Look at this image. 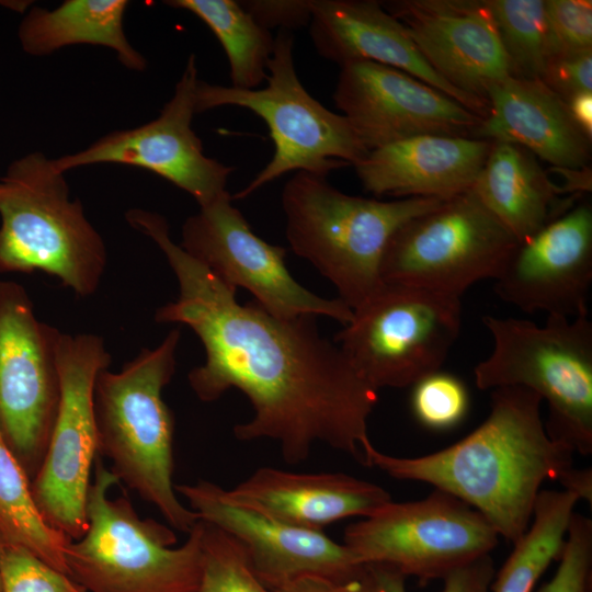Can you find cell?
Here are the masks:
<instances>
[{
    "mask_svg": "<svg viewBox=\"0 0 592 592\" xmlns=\"http://www.w3.org/2000/svg\"><path fill=\"white\" fill-rule=\"evenodd\" d=\"M125 217L156 242L179 284L178 299L158 308L155 320L186 325L204 346V364L187 375L194 394L212 402L235 388L251 403L252 418L234 426L236 439L273 440L291 465L307 459L317 442L363 465L378 390L320 334L316 317L285 319L254 300L238 303L237 289L172 241L163 216L133 208Z\"/></svg>",
    "mask_w": 592,
    "mask_h": 592,
    "instance_id": "1",
    "label": "cell"
},
{
    "mask_svg": "<svg viewBox=\"0 0 592 592\" xmlns=\"http://www.w3.org/2000/svg\"><path fill=\"white\" fill-rule=\"evenodd\" d=\"M542 401L524 387L492 389L488 417L460 441L417 457L392 456L371 443L364 465L460 499L514 544L530 527L543 482H559L573 468L572 448L546 431Z\"/></svg>",
    "mask_w": 592,
    "mask_h": 592,
    "instance_id": "2",
    "label": "cell"
},
{
    "mask_svg": "<svg viewBox=\"0 0 592 592\" xmlns=\"http://www.w3.org/2000/svg\"><path fill=\"white\" fill-rule=\"evenodd\" d=\"M181 332L171 330L155 349H143L121 372L101 371L94 385L98 453L118 481L152 504L169 525L189 534L197 514L173 485L174 418L162 398L175 372Z\"/></svg>",
    "mask_w": 592,
    "mask_h": 592,
    "instance_id": "3",
    "label": "cell"
},
{
    "mask_svg": "<svg viewBox=\"0 0 592 592\" xmlns=\"http://www.w3.org/2000/svg\"><path fill=\"white\" fill-rule=\"evenodd\" d=\"M442 201H380L349 195L332 186L326 177L305 171L296 172L282 192L292 250L328 278L352 310L383 286L382 260L394 234Z\"/></svg>",
    "mask_w": 592,
    "mask_h": 592,
    "instance_id": "4",
    "label": "cell"
},
{
    "mask_svg": "<svg viewBox=\"0 0 592 592\" xmlns=\"http://www.w3.org/2000/svg\"><path fill=\"white\" fill-rule=\"evenodd\" d=\"M0 273L42 271L80 297L94 294L105 244L53 159L32 152L11 162L0 177Z\"/></svg>",
    "mask_w": 592,
    "mask_h": 592,
    "instance_id": "5",
    "label": "cell"
},
{
    "mask_svg": "<svg viewBox=\"0 0 592 592\" xmlns=\"http://www.w3.org/2000/svg\"><path fill=\"white\" fill-rule=\"evenodd\" d=\"M117 483L98 454L87 497V531L66 547L69 577L87 592H196L202 521L181 546L172 547L177 537L169 527L141 519L128 497H110Z\"/></svg>",
    "mask_w": 592,
    "mask_h": 592,
    "instance_id": "6",
    "label": "cell"
},
{
    "mask_svg": "<svg viewBox=\"0 0 592 592\" xmlns=\"http://www.w3.org/2000/svg\"><path fill=\"white\" fill-rule=\"evenodd\" d=\"M490 355L475 369L481 390L519 386L548 405L550 437L583 456L592 453V322L588 315L547 316L545 326L517 318L486 316Z\"/></svg>",
    "mask_w": 592,
    "mask_h": 592,
    "instance_id": "7",
    "label": "cell"
},
{
    "mask_svg": "<svg viewBox=\"0 0 592 592\" xmlns=\"http://www.w3.org/2000/svg\"><path fill=\"white\" fill-rule=\"evenodd\" d=\"M293 47L291 31L280 30L267 62L266 84L261 89L197 82L196 113L224 105L248 109L266 123L274 143L272 159L232 200H243L291 171L327 178L333 170L355 166L369 152L349 121L323 106L301 84Z\"/></svg>",
    "mask_w": 592,
    "mask_h": 592,
    "instance_id": "8",
    "label": "cell"
},
{
    "mask_svg": "<svg viewBox=\"0 0 592 592\" xmlns=\"http://www.w3.org/2000/svg\"><path fill=\"white\" fill-rule=\"evenodd\" d=\"M460 298L384 283L334 339L358 375L379 390L413 386L441 369L460 331Z\"/></svg>",
    "mask_w": 592,
    "mask_h": 592,
    "instance_id": "9",
    "label": "cell"
},
{
    "mask_svg": "<svg viewBox=\"0 0 592 592\" xmlns=\"http://www.w3.org/2000/svg\"><path fill=\"white\" fill-rule=\"evenodd\" d=\"M517 243L469 190L403 224L388 242L380 275L384 283L460 298L473 284L494 280Z\"/></svg>",
    "mask_w": 592,
    "mask_h": 592,
    "instance_id": "10",
    "label": "cell"
},
{
    "mask_svg": "<svg viewBox=\"0 0 592 592\" xmlns=\"http://www.w3.org/2000/svg\"><path fill=\"white\" fill-rule=\"evenodd\" d=\"M110 363L101 337L60 333L58 408L31 492L43 519L72 540L82 537L88 527L87 497L99 454L94 385Z\"/></svg>",
    "mask_w": 592,
    "mask_h": 592,
    "instance_id": "11",
    "label": "cell"
},
{
    "mask_svg": "<svg viewBox=\"0 0 592 592\" xmlns=\"http://www.w3.org/2000/svg\"><path fill=\"white\" fill-rule=\"evenodd\" d=\"M499 534L477 510L435 489L428 497L383 505L344 531V545L364 565L390 568L425 584L490 554Z\"/></svg>",
    "mask_w": 592,
    "mask_h": 592,
    "instance_id": "12",
    "label": "cell"
},
{
    "mask_svg": "<svg viewBox=\"0 0 592 592\" xmlns=\"http://www.w3.org/2000/svg\"><path fill=\"white\" fill-rule=\"evenodd\" d=\"M60 331L39 321L24 287L0 281V431L32 480L59 401Z\"/></svg>",
    "mask_w": 592,
    "mask_h": 592,
    "instance_id": "13",
    "label": "cell"
},
{
    "mask_svg": "<svg viewBox=\"0 0 592 592\" xmlns=\"http://www.w3.org/2000/svg\"><path fill=\"white\" fill-rule=\"evenodd\" d=\"M231 201L228 192L187 217L181 248L224 284L249 291L276 317L325 316L346 326L353 310L340 298L320 297L297 283L285 264L286 249L258 237Z\"/></svg>",
    "mask_w": 592,
    "mask_h": 592,
    "instance_id": "14",
    "label": "cell"
},
{
    "mask_svg": "<svg viewBox=\"0 0 592 592\" xmlns=\"http://www.w3.org/2000/svg\"><path fill=\"white\" fill-rule=\"evenodd\" d=\"M198 80L195 56L191 55L157 118L112 132L79 152L53 159L54 166L62 173L98 163L139 167L189 193L200 207L210 204L228 193L234 168L207 157L192 128Z\"/></svg>",
    "mask_w": 592,
    "mask_h": 592,
    "instance_id": "15",
    "label": "cell"
},
{
    "mask_svg": "<svg viewBox=\"0 0 592 592\" xmlns=\"http://www.w3.org/2000/svg\"><path fill=\"white\" fill-rule=\"evenodd\" d=\"M335 106L368 150L423 135L473 137L481 117L433 87L389 66H341Z\"/></svg>",
    "mask_w": 592,
    "mask_h": 592,
    "instance_id": "16",
    "label": "cell"
},
{
    "mask_svg": "<svg viewBox=\"0 0 592 592\" xmlns=\"http://www.w3.org/2000/svg\"><path fill=\"white\" fill-rule=\"evenodd\" d=\"M174 489L198 520L229 533L246 547L253 571L271 590L301 577L343 580L366 569L350 548L322 531L296 527L235 504L212 481L174 485Z\"/></svg>",
    "mask_w": 592,
    "mask_h": 592,
    "instance_id": "17",
    "label": "cell"
},
{
    "mask_svg": "<svg viewBox=\"0 0 592 592\" xmlns=\"http://www.w3.org/2000/svg\"><path fill=\"white\" fill-rule=\"evenodd\" d=\"M592 283V208L573 204L519 242L494 278V292L526 311L567 318L588 315Z\"/></svg>",
    "mask_w": 592,
    "mask_h": 592,
    "instance_id": "18",
    "label": "cell"
},
{
    "mask_svg": "<svg viewBox=\"0 0 592 592\" xmlns=\"http://www.w3.org/2000/svg\"><path fill=\"white\" fill-rule=\"evenodd\" d=\"M382 5L406 27L433 70L459 91L488 102V89L512 76L486 0H392Z\"/></svg>",
    "mask_w": 592,
    "mask_h": 592,
    "instance_id": "19",
    "label": "cell"
},
{
    "mask_svg": "<svg viewBox=\"0 0 592 592\" xmlns=\"http://www.w3.org/2000/svg\"><path fill=\"white\" fill-rule=\"evenodd\" d=\"M309 34L317 53L343 66L372 61L399 69L448 95L485 118L488 102L468 95L447 81L423 58L406 27L380 1L312 0Z\"/></svg>",
    "mask_w": 592,
    "mask_h": 592,
    "instance_id": "20",
    "label": "cell"
},
{
    "mask_svg": "<svg viewBox=\"0 0 592 592\" xmlns=\"http://www.w3.org/2000/svg\"><path fill=\"white\" fill-rule=\"evenodd\" d=\"M232 503L311 531L350 516L367 517L391 501L378 485L343 473H293L261 467L232 489Z\"/></svg>",
    "mask_w": 592,
    "mask_h": 592,
    "instance_id": "21",
    "label": "cell"
},
{
    "mask_svg": "<svg viewBox=\"0 0 592 592\" xmlns=\"http://www.w3.org/2000/svg\"><path fill=\"white\" fill-rule=\"evenodd\" d=\"M491 145L473 137L417 136L369 151L354 168L374 195L447 200L473 189Z\"/></svg>",
    "mask_w": 592,
    "mask_h": 592,
    "instance_id": "22",
    "label": "cell"
},
{
    "mask_svg": "<svg viewBox=\"0 0 592 592\" xmlns=\"http://www.w3.org/2000/svg\"><path fill=\"white\" fill-rule=\"evenodd\" d=\"M486 99L488 112L474 138L519 145L553 168L588 167L591 138L543 81L509 76L493 83Z\"/></svg>",
    "mask_w": 592,
    "mask_h": 592,
    "instance_id": "23",
    "label": "cell"
},
{
    "mask_svg": "<svg viewBox=\"0 0 592 592\" xmlns=\"http://www.w3.org/2000/svg\"><path fill=\"white\" fill-rule=\"evenodd\" d=\"M471 190L519 242L574 204L559 200L560 187L533 153L506 141H492Z\"/></svg>",
    "mask_w": 592,
    "mask_h": 592,
    "instance_id": "24",
    "label": "cell"
},
{
    "mask_svg": "<svg viewBox=\"0 0 592 592\" xmlns=\"http://www.w3.org/2000/svg\"><path fill=\"white\" fill-rule=\"evenodd\" d=\"M128 4L126 0H66L53 10L33 7L19 27L21 46L30 55L46 56L65 46L100 45L113 49L126 68L143 71L147 60L123 29Z\"/></svg>",
    "mask_w": 592,
    "mask_h": 592,
    "instance_id": "25",
    "label": "cell"
},
{
    "mask_svg": "<svg viewBox=\"0 0 592 592\" xmlns=\"http://www.w3.org/2000/svg\"><path fill=\"white\" fill-rule=\"evenodd\" d=\"M579 498L566 490H540L533 522L513 544V550L494 574L491 592H533L553 560H558Z\"/></svg>",
    "mask_w": 592,
    "mask_h": 592,
    "instance_id": "26",
    "label": "cell"
},
{
    "mask_svg": "<svg viewBox=\"0 0 592 592\" xmlns=\"http://www.w3.org/2000/svg\"><path fill=\"white\" fill-rule=\"evenodd\" d=\"M164 3L193 13L209 27L227 56L231 87L252 90L266 81L274 37L239 1L169 0Z\"/></svg>",
    "mask_w": 592,
    "mask_h": 592,
    "instance_id": "27",
    "label": "cell"
},
{
    "mask_svg": "<svg viewBox=\"0 0 592 592\" xmlns=\"http://www.w3.org/2000/svg\"><path fill=\"white\" fill-rule=\"evenodd\" d=\"M0 534L5 544L26 548L56 570L69 576L65 553L71 540L41 515L31 480L0 431Z\"/></svg>",
    "mask_w": 592,
    "mask_h": 592,
    "instance_id": "28",
    "label": "cell"
},
{
    "mask_svg": "<svg viewBox=\"0 0 592 592\" xmlns=\"http://www.w3.org/2000/svg\"><path fill=\"white\" fill-rule=\"evenodd\" d=\"M494 19L512 76L543 81L548 61L559 53L545 0H486Z\"/></svg>",
    "mask_w": 592,
    "mask_h": 592,
    "instance_id": "29",
    "label": "cell"
},
{
    "mask_svg": "<svg viewBox=\"0 0 592 592\" xmlns=\"http://www.w3.org/2000/svg\"><path fill=\"white\" fill-rule=\"evenodd\" d=\"M201 551L196 592H274L253 571L246 547L229 533L203 521Z\"/></svg>",
    "mask_w": 592,
    "mask_h": 592,
    "instance_id": "30",
    "label": "cell"
},
{
    "mask_svg": "<svg viewBox=\"0 0 592 592\" xmlns=\"http://www.w3.org/2000/svg\"><path fill=\"white\" fill-rule=\"evenodd\" d=\"M468 391L456 376L437 371L413 385L411 407L426 428L445 430L459 423L468 410Z\"/></svg>",
    "mask_w": 592,
    "mask_h": 592,
    "instance_id": "31",
    "label": "cell"
},
{
    "mask_svg": "<svg viewBox=\"0 0 592 592\" xmlns=\"http://www.w3.org/2000/svg\"><path fill=\"white\" fill-rule=\"evenodd\" d=\"M2 592H87L22 546L5 544L0 557Z\"/></svg>",
    "mask_w": 592,
    "mask_h": 592,
    "instance_id": "32",
    "label": "cell"
},
{
    "mask_svg": "<svg viewBox=\"0 0 592 592\" xmlns=\"http://www.w3.org/2000/svg\"><path fill=\"white\" fill-rule=\"evenodd\" d=\"M559 565L538 592H592V521L573 513Z\"/></svg>",
    "mask_w": 592,
    "mask_h": 592,
    "instance_id": "33",
    "label": "cell"
},
{
    "mask_svg": "<svg viewBox=\"0 0 592 592\" xmlns=\"http://www.w3.org/2000/svg\"><path fill=\"white\" fill-rule=\"evenodd\" d=\"M373 574L379 592H407L406 577L378 565H366ZM496 574L490 554L455 568L443 580L441 592H491Z\"/></svg>",
    "mask_w": 592,
    "mask_h": 592,
    "instance_id": "34",
    "label": "cell"
},
{
    "mask_svg": "<svg viewBox=\"0 0 592 592\" xmlns=\"http://www.w3.org/2000/svg\"><path fill=\"white\" fill-rule=\"evenodd\" d=\"M545 8L559 52L592 49L590 0H545Z\"/></svg>",
    "mask_w": 592,
    "mask_h": 592,
    "instance_id": "35",
    "label": "cell"
},
{
    "mask_svg": "<svg viewBox=\"0 0 592 592\" xmlns=\"http://www.w3.org/2000/svg\"><path fill=\"white\" fill-rule=\"evenodd\" d=\"M543 82L563 101L592 92V49L557 53L547 64Z\"/></svg>",
    "mask_w": 592,
    "mask_h": 592,
    "instance_id": "36",
    "label": "cell"
},
{
    "mask_svg": "<svg viewBox=\"0 0 592 592\" xmlns=\"http://www.w3.org/2000/svg\"><path fill=\"white\" fill-rule=\"evenodd\" d=\"M241 7L264 29L291 31L309 25L312 0H244Z\"/></svg>",
    "mask_w": 592,
    "mask_h": 592,
    "instance_id": "37",
    "label": "cell"
},
{
    "mask_svg": "<svg viewBox=\"0 0 592 592\" xmlns=\"http://www.w3.org/2000/svg\"><path fill=\"white\" fill-rule=\"evenodd\" d=\"M274 592H379L368 567L352 578L335 580L322 577H301L274 589Z\"/></svg>",
    "mask_w": 592,
    "mask_h": 592,
    "instance_id": "38",
    "label": "cell"
},
{
    "mask_svg": "<svg viewBox=\"0 0 592 592\" xmlns=\"http://www.w3.org/2000/svg\"><path fill=\"white\" fill-rule=\"evenodd\" d=\"M565 102L580 129L592 138V92L573 95Z\"/></svg>",
    "mask_w": 592,
    "mask_h": 592,
    "instance_id": "39",
    "label": "cell"
},
{
    "mask_svg": "<svg viewBox=\"0 0 592 592\" xmlns=\"http://www.w3.org/2000/svg\"><path fill=\"white\" fill-rule=\"evenodd\" d=\"M562 489L574 493L579 500L592 502V471L591 469H570L559 481Z\"/></svg>",
    "mask_w": 592,
    "mask_h": 592,
    "instance_id": "40",
    "label": "cell"
},
{
    "mask_svg": "<svg viewBox=\"0 0 592 592\" xmlns=\"http://www.w3.org/2000/svg\"><path fill=\"white\" fill-rule=\"evenodd\" d=\"M4 545H5V542H4L3 537H2V535L0 534V557H1ZM0 592H2L1 573H0Z\"/></svg>",
    "mask_w": 592,
    "mask_h": 592,
    "instance_id": "41",
    "label": "cell"
}]
</instances>
